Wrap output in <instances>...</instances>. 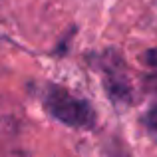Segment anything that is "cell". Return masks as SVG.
I'll list each match as a JSON object with an SVG mask.
<instances>
[{
    "label": "cell",
    "instance_id": "4",
    "mask_svg": "<svg viewBox=\"0 0 157 157\" xmlns=\"http://www.w3.org/2000/svg\"><path fill=\"white\" fill-rule=\"evenodd\" d=\"M145 129L151 135V139L157 141V104L145 113Z\"/></svg>",
    "mask_w": 157,
    "mask_h": 157
},
{
    "label": "cell",
    "instance_id": "3",
    "mask_svg": "<svg viewBox=\"0 0 157 157\" xmlns=\"http://www.w3.org/2000/svg\"><path fill=\"white\" fill-rule=\"evenodd\" d=\"M143 64L151 70V74L145 78V88L149 92H157V48H149L143 54Z\"/></svg>",
    "mask_w": 157,
    "mask_h": 157
},
{
    "label": "cell",
    "instance_id": "6",
    "mask_svg": "<svg viewBox=\"0 0 157 157\" xmlns=\"http://www.w3.org/2000/svg\"><path fill=\"white\" fill-rule=\"evenodd\" d=\"M111 157H125V155H123V153H121V151H119V149H117V151H113V153H111Z\"/></svg>",
    "mask_w": 157,
    "mask_h": 157
},
{
    "label": "cell",
    "instance_id": "2",
    "mask_svg": "<svg viewBox=\"0 0 157 157\" xmlns=\"http://www.w3.org/2000/svg\"><path fill=\"white\" fill-rule=\"evenodd\" d=\"M104 70V86L111 100L115 101H131L129 78L123 72V64L113 52L105 54V62H101Z\"/></svg>",
    "mask_w": 157,
    "mask_h": 157
},
{
    "label": "cell",
    "instance_id": "1",
    "mask_svg": "<svg viewBox=\"0 0 157 157\" xmlns=\"http://www.w3.org/2000/svg\"><path fill=\"white\" fill-rule=\"evenodd\" d=\"M44 107L54 119L70 127H90L94 123V109L82 98H76L66 88L48 84L44 90Z\"/></svg>",
    "mask_w": 157,
    "mask_h": 157
},
{
    "label": "cell",
    "instance_id": "5",
    "mask_svg": "<svg viewBox=\"0 0 157 157\" xmlns=\"http://www.w3.org/2000/svg\"><path fill=\"white\" fill-rule=\"evenodd\" d=\"M12 157H30V155L26 151H16V153H12Z\"/></svg>",
    "mask_w": 157,
    "mask_h": 157
}]
</instances>
